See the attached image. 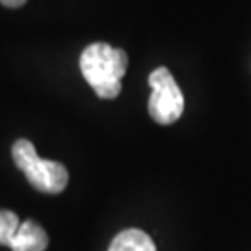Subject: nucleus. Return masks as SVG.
<instances>
[{"label":"nucleus","instance_id":"obj_2","mask_svg":"<svg viewBox=\"0 0 251 251\" xmlns=\"http://www.w3.org/2000/svg\"><path fill=\"white\" fill-rule=\"evenodd\" d=\"M11 156L19 170L25 173L28 182L43 194L56 196L65 190L69 173L60 162L43 160L36 152V147L28 140H17L11 147Z\"/></svg>","mask_w":251,"mask_h":251},{"label":"nucleus","instance_id":"obj_5","mask_svg":"<svg viewBox=\"0 0 251 251\" xmlns=\"http://www.w3.org/2000/svg\"><path fill=\"white\" fill-rule=\"evenodd\" d=\"M108 251H156L151 236L140 229H126L110 244Z\"/></svg>","mask_w":251,"mask_h":251},{"label":"nucleus","instance_id":"obj_7","mask_svg":"<svg viewBox=\"0 0 251 251\" xmlns=\"http://www.w3.org/2000/svg\"><path fill=\"white\" fill-rule=\"evenodd\" d=\"M0 2H2L6 8H21L26 0H0Z\"/></svg>","mask_w":251,"mask_h":251},{"label":"nucleus","instance_id":"obj_3","mask_svg":"<svg viewBox=\"0 0 251 251\" xmlns=\"http://www.w3.org/2000/svg\"><path fill=\"white\" fill-rule=\"evenodd\" d=\"M151 86V99H149V116L158 125H171L175 123L184 110V97L166 67H158L149 75Z\"/></svg>","mask_w":251,"mask_h":251},{"label":"nucleus","instance_id":"obj_4","mask_svg":"<svg viewBox=\"0 0 251 251\" xmlns=\"http://www.w3.org/2000/svg\"><path fill=\"white\" fill-rule=\"evenodd\" d=\"M49 246V236L43 227L34 220H26L19 227L13 242L9 246L11 251H45Z\"/></svg>","mask_w":251,"mask_h":251},{"label":"nucleus","instance_id":"obj_6","mask_svg":"<svg viewBox=\"0 0 251 251\" xmlns=\"http://www.w3.org/2000/svg\"><path fill=\"white\" fill-rule=\"evenodd\" d=\"M21 222L17 214H13L11 210H0V246H11L15 234H17Z\"/></svg>","mask_w":251,"mask_h":251},{"label":"nucleus","instance_id":"obj_1","mask_svg":"<svg viewBox=\"0 0 251 251\" xmlns=\"http://www.w3.org/2000/svg\"><path fill=\"white\" fill-rule=\"evenodd\" d=\"M128 67V56L106 43L86 47L80 56V71L100 99H116L121 93V78Z\"/></svg>","mask_w":251,"mask_h":251}]
</instances>
